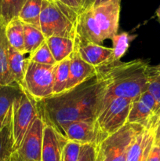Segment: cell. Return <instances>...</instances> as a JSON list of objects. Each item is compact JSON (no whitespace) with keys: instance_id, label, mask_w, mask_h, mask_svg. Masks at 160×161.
Returning <instances> with one entry per match:
<instances>
[{"instance_id":"cell-12","label":"cell","mask_w":160,"mask_h":161,"mask_svg":"<svg viewBox=\"0 0 160 161\" xmlns=\"http://www.w3.org/2000/svg\"><path fill=\"white\" fill-rule=\"evenodd\" d=\"M155 102L148 91L133 101L127 123L137 124L147 129L154 127L155 123Z\"/></svg>"},{"instance_id":"cell-11","label":"cell","mask_w":160,"mask_h":161,"mask_svg":"<svg viewBox=\"0 0 160 161\" xmlns=\"http://www.w3.org/2000/svg\"><path fill=\"white\" fill-rule=\"evenodd\" d=\"M104 41V39L94 17L93 8L83 11L77 18L75 46L86 43L100 45Z\"/></svg>"},{"instance_id":"cell-19","label":"cell","mask_w":160,"mask_h":161,"mask_svg":"<svg viewBox=\"0 0 160 161\" xmlns=\"http://www.w3.org/2000/svg\"><path fill=\"white\" fill-rule=\"evenodd\" d=\"M45 42L56 63L68 58L75 50V42L68 38L52 36L45 39Z\"/></svg>"},{"instance_id":"cell-23","label":"cell","mask_w":160,"mask_h":161,"mask_svg":"<svg viewBox=\"0 0 160 161\" xmlns=\"http://www.w3.org/2000/svg\"><path fill=\"white\" fill-rule=\"evenodd\" d=\"M24 54H30L45 41V37L41 29L24 24Z\"/></svg>"},{"instance_id":"cell-1","label":"cell","mask_w":160,"mask_h":161,"mask_svg":"<svg viewBox=\"0 0 160 161\" xmlns=\"http://www.w3.org/2000/svg\"><path fill=\"white\" fill-rule=\"evenodd\" d=\"M104 93V83L97 73L72 89L36 102L39 116L65 139L64 130L70 124L97 119L103 106Z\"/></svg>"},{"instance_id":"cell-3","label":"cell","mask_w":160,"mask_h":161,"mask_svg":"<svg viewBox=\"0 0 160 161\" xmlns=\"http://www.w3.org/2000/svg\"><path fill=\"white\" fill-rule=\"evenodd\" d=\"M78 14L57 1L43 0L40 15V29L45 39L52 36L75 40Z\"/></svg>"},{"instance_id":"cell-24","label":"cell","mask_w":160,"mask_h":161,"mask_svg":"<svg viewBox=\"0 0 160 161\" xmlns=\"http://www.w3.org/2000/svg\"><path fill=\"white\" fill-rule=\"evenodd\" d=\"M133 36H130L128 32H122L116 34L112 39V55L108 61V64L120 61V59L125 54L130 47V44L133 39ZM104 65V66H106Z\"/></svg>"},{"instance_id":"cell-15","label":"cell","mask_w":160,"mask_h":161,"mask_svg":"<svg viewBox=\"0 0 160 161\" xmlns=\"http://www.w3.org/2000/svg\"><path fill=\"white\" fill-rule=\"evenodd\" d=\"M69 59L70 73L66 91L72 89L78 85L84 83L97 74V69L83 61L75 50L69 57Z\"/></svg>"},{"instance_id":"cell-30","label":"cell","mask_w":160,"mask_h":161,"mask_svg":"<svg viewBox=\"0 0 160 161\" xmlns=\"http://www.w3.org/2000/svg\"><path fill=\"white\" fill-rule=\"evenodd\" d=\"M97 146L93 145H83L78 161H96L97 160Z\"/></svg>"},{"instance_id":"cell-35","label":"cell","mask_w":160,"mask_h":161,"mask_svg":"<svg viewBox=\"0 0 160 161\" xmlns=\"http://www.w3.org/2000/svg\"><path fill=\"white\" fill-rule=\"evenodd\" d=\"M111 1H113V0H96L95 3H94L93 6V8L97 7V6H101V5H104V4H106V3H110V2H111Z\"/></svg>"},{"instance_id":"cell-42","label":"cell","mask_w":160,"mask_h":161,"mask_svg":"<svg viewBox=\"0 0 160 161\" xmlns=\"http://www.w3.org/2000/svg\"><path fill=\"white\" fill-rule=\"evenodd\" d=\"M23 161H24V160H23Z\"/></svg>"},{"instance_id":"cell-2","label":"cell","mask_w":160,"mask_h":161,"mask_svg":"<svg viewBox=\"0 0 160 161\" xmlns=\"http://www.w3.org/2000/svg\"><path fill=\"white\" fill-rule=\"evenodd\" d=\"M150 67L147 61L135 59L128 62L118 61L97 69V73L105 86L103 106L115 97L138 98L147 91Z\"/></svg>"},{"instance_id":"cell-5","label":"cell","mask_w":160,"mask_h":161,"mask_svg":"<svg viewBox=\"0 0 160 161\" xmlns=\"http://www.w3.org/2000/svg\"><path fill=\"white\" fill-rule=\"evenodd\" d=\"M55 65L28 61L22 91H26L36 102L53 96Z\"/></svg>"},{"instance_id":"cell-40","label":"cell","mask_w":160,"mask_h":161,"mask_svg":"<svg viewBox=\"0 0 160 161\" xmlns=\"http://www.w3.org/2000/svg\"><path fill=\"white\" fill-rule=\"evenodd\" d=\"M155 67H156V66H155ZM157 68V67H156ZM157 69H158V68H157ZM159 69V70H160V69Z\"/></svg>"},{"instance_id":"cell-32","label":"cell","mask_w":160,"mask_h":161,"mask_svg":"<svg viewBox=\"0 0 160 161\" xmlns=\"http://www.w3.org/2000/svg\"><path fill=\"white\" fill-rule=\"evenodd\" d=\"M154 145L160 147V116L157 117L154 125Z\"/></svg>"},{"instance_id":"cell-38","label":"cell","mask_w":160,"mask_h":161,"mask_svg":"<svg viewBox=\"0 0 160 161\" xmlns=\"http://www.w3.org/2000/svg\"><path fill=\"white\" fill-rule=\"evenodd\" d=\"M7 161H14V158H13V156H11V157L9 159V160H8Z\"/></svg>"},{"instance_id":"cell-36","label":"cell","mask_w":160,"mask_h":161,"mask_svg":"<svg viewBox=\"0 0 160 161\" xmlns=\"http://www.w3.org/2000/svg\"><path fill=\"white\" fill-rule=\"evenodd\" d=\"M13 156L14 161H23V160H22L21 157H20V156H19L18 154H17L16 152H14L13 153Z\"/></svg>"},{"instance_id":"cell-9","label":"cell","mask_w":160,"mask_h":161,"mask_svg":"<svg viewBox=\"0 0 160 161\" xmlns=\"http://www.w3.org/2000/svg\"><path fill=\"white\" fill-rule=\"evenodd\" d=\"M120 9L121 0H113L93 8L94 17L104 40L111 39L118 34Z\"/></svg>"},{"instance_id":"cell-21","label":"cell","mask_w":160,"mask_h":161,"mask_svg":"<svg viewBox=\"0 0 160 161\" xmlns=\"http://www.w3.org/2000/svg\"><path fill=\"white\" fill-rule=\"evenodd\" d=\"M6 35L9 46L24 54V23L18 17L12 19L6 24Z\"/></svg>"},{"instance_id":"cell-7","label":"cell","mask_w":160,"mask_h":161,"mask_svg":"<svg viewBox=\"0 0 160 161\" xmlns=\"http://www.w3.org/2000/svg\"><path fill=\"white\" fill-rule=\"evenodd\" d=\"M133 101L115 97L104 105L96 120L107 136L115 133L126 124Z\"/></svg>"},{"instance_id":"cell-4","label":"cell","mask_w":160,"mask_h":161,"mask_svg":"<svg viewBox=\"0 0 160 161\" xmlns=\"http://www.w3.org/2000/svg\"><path fill=\"white\" fill-rule=\"evenodd\" d=\"M144 129L137 124L126 123L96 147V161H126L127 153L132 142Z\"/></svg>"},{"instance_id":"cell-20","label":"cell","mask_w":160,"mask_h":161,"mask_svg":"<svg viewBox=\"0 0 160 161\" xmlns=\"http://www.w3.org/2000/svg\"><path fill=\"white\" fill-rule=\"evenodd\" d=\"M28 64V58L15 49L9 47V66L14 83L18 85L21 90L24 88L25 72Z\"/></svg>"},{"instance_id":"cell-37","label":"cell","mask_w":160,"mask_h":161,"mask_svg":"<svg viewBox=\"0 0 160 161\" xmlns=\"http://www.w3.org/2000/svg\"><path fill=\"white\" fill-rule=\"evenodd\" d=\"M156 15H157V17H158V20H159V22H160V6H158V9H157ZM156 67L158 68V69H160V64H158V65H156Z\"/></svg>"},{"instance_id":"cell-25","label":"cell","mask_w":160,"mask_h":161,"mask_svg":"<svg viewBox=\"0 0 160 161\" xmlns=\"http://www.w3.org/2000/svg\"><path fill=\"white\" fill-rule=\"evenodd\" d=\"M70 73V59L64 60L55 65L53 95L64 92L67 88Z\"/></svg>"},{"instance_id":"cell-14","label":"cell","mask_w":160,"mask_h":161,"mask_svg":"<svg viewBox=\"0 0 160 161\" xmlns=\"http://www.w3.org/2000/svg\"><path fill=\"white\" fill-rule=\"evenodd\" d=\"M153 146L154 127L144 128L132 142L126 161H146Z\"/></svg>"},{"instance_id":"cell-33","label":"cell","mask_w":160,"mask_h":161,"mask_svg":"<svg viewBox=\"0 0 160 161\" xmlns=\"http://www.w3.org/2000/svg\"><path fill=\"white\" fill-rule=\"evenodd\" d=\"M146 161H160V147L154 145Z\"/></svg>"},{"instance_id":"cell-8","label":"cell","mask_w":160,"mask_h":161,"mask_svg":"<svg viewBox=\"0 0 160 161\" xmlns=\"http://www.w3.org/2000/svg\"><path fill=\"white\" fill-rule=\"evenodd\" d=\"M107 137L100 130L96 119L75 121L69 124L64 130L65 140L82 145L89 144L97 146Z\"/></svg>"},{"instance_id":"cell-39","label":"cell","mask_w":160,"mask_h":161,"mask_svg":"<svg viewBox=\"0 0 160 161\" xmlns=\"http://www.w3.org/2000/svg\"><path fill=\"white\" fill-rule=\"evenodd\" d=\"M1 4H2V0H0V11H1Z\"/></svg>"},{"instance_id":"cell-6","label":"cell","mask_w":160,"mask_h":161,"mask_svg":"<svg viewBox=\"0 0 160 161\" xmlns=\"http://www.w3.org/2000/svg\"><path fill=\"white\" fill-rule=\"evenodd\" d=\"M39 117L36 102L26 92L15 101L12 109V128L14 151L21 145L25 135Z\"/></svg>"},{"instance_id":"cell-22","label":"cell","mask_w":160,"mask_h":161,"mask_svg":"<svg viewBox=\"0 0 160 161\" xmlns=\"http://www.w3.org/2000/svg\"><path fill=\"white\" fill-rule=\"evenodd\" d=\"M43 0H27L19 14L18 18L26 25L40 29V15Z\"/></svg>"},{"instance_id":"cell-34","label":"cell","mask_w":160,"mask_h":161,"mask_svg":"<svg viewBox=\"0 0 160 161\" xmlns=\"http://www.w3.org/2000/svg\"><path fill=\"white\" fill-rule=\"evenodd\" d=\"M95 1L96 0H78V3L83 9V11L87 10V9L93 8Z\"/></svg>"},{"instance_id":"cell-27","label":"cell","mask_w":160,"mask_h":161,"mask_svg":"<svg viewBox=\"0 0 160 161\" xmlns=\"http://www.w3.org/2000/svg\"><path fill=\"white\" fill-rule=\"evenodd\" d=\"M27 0H2L0 15L6 22L18 17L20 10Z\"/></svg>"},{"instance_id":"cell-17","label":"cell","mask_w":160,"mask_h":161,"mask_svg":"<svg viewBox=\"0 0 160 161\" xmlns=\"http://www.w3.org/2000/svg\"><path fill=\"white\" fill-rule=\"evenodd\" d=\"M22 94L23 91L16 83L0 86V130L10 119L13 103Z\"/></svg>"},{"instance_id":"cell-31","label":"cell","mask_w":160,"mask_h":161,"mask_svg":"<svg viewBox=\"0 0 160 161\" xmlns=\"http://www.w3.org/2000/svg\"><path fill=\"white\" fill-rule=\"evenodd\" d=\"M55 1L60 2V3H61L62 4L67 6V7L70 8L71 9L75 11L78 15H79L80 14H82V13L83 12V9H82L79 3H78V0H55Z\"/></svg>"},{"instance_id":"cell-13","label":"cell","mask_w":160,"mask_h":161,"mask_svg":"<svg viewBox=\"0 0 160 161\" xmlns=\"http://www.w3.org/2000/svg\"><path fill=\"white\" fill-rule=\"evenodd\" d=\"M75 51L83 61L96 69L106 65L112 55V48L94 43L75 46Z\"/></svg>"},{"instance_id":"cell-28","label":"cell","mask_w":160,"mask_h":161,"mask_svg":"<svg viewBox=\"0 0 160 161\" xmlns=\"http://www.w3.org/2000/svg\"><path fill=\"white\" fill-rule=\"evenodd\" d=\"M28 60L31 62L47 65H55L56 64L45 41L35 51L30 53L28 57Z\"/></svg>"},{"instance_id":"cell-18","label":"cell","mask_w":160,"mask_h":161,"mask_svg":"<svg viewBox=\"0 0 160 161\" xmlns=\"http://www.w3.org/2000/svg\"><path fill=\"white\" fill-rule=\"evenodd\" d=\"M6 24L7 22L0 15V86H7L15 83L9 71V44L6 35Z\"/></svg>"},{"instance_id":"cell-16","label":"cell","mask_w":160,"mask_h":161,"mask_svg":"<svg viewBox=\"0 0 160 161\" xmlns=\"http://www.w3.org/2000/svg\"><path fill=\"white\" fill-rule=\"evenodd\" d=\"M66 142L53 127L45 125L42 140V161H61L63 146Z\"/></svg>"},{"instance_id":"cell-10","label":"cell","mask_w":160,"mask_h":161,"mask_svg":"<svg viewBox=\"0 0 160 161\" xmlns=\"http://www.w3.org/2000/svg\"><path fill=\"white\" fill-rule=\"evenodd\" d=\"M45 123L38 117L15 151L24 161H42V148Z\"/></svg>"},{"instance_id":"cell-41","label":"cell","mask_w":160,"mask_h":161,"mask_svg":"<svg viewBox=\"0 0 160 161\" xmlns=\"http://www.w3.org/2000/svg\"><path fill=\"white\" fill-rule=\"evenodd\" d=\"M50 1H53V0H50Z\"/></svg>"},{"instance_id":"cell-29","label":"cell","mask_w":160,"mask_h":161,"mask_svg":"<svg viewBox=\"0 0 160 161\" xmlns=\"http://www.w3.org/2000/svg\"><path fill=\"white\" fill-rule=\"evenodd\" d=\"M82 146L75 142H66L63 146L61 161H78Z\"/></svg>"},{"instance_id":"cell-26","label":"cell","mask_w":160,"mask_h":161,"mask_svg":"<svg viewBox=\"0 0 160 161\" xmlns=\"http://www.w3.org/2000/svg\"><path fill=\"white\" fill-rule=\"evenodd\" d=\"M14 152L11 116L9 122L0 130V161H7Z\"/></svg>"}]
</instances>
